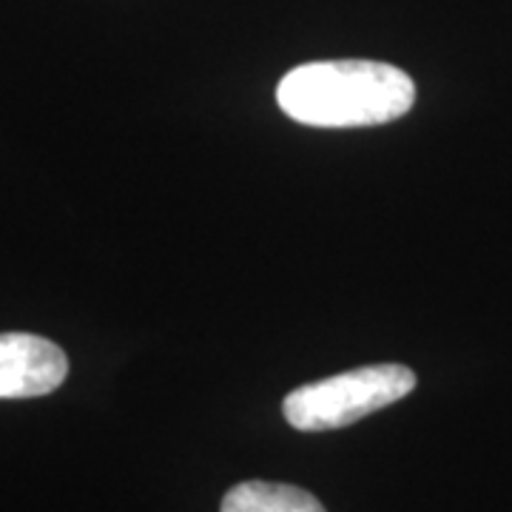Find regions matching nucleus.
<instances>
[{
    "label": "nucleus",
    "instance_id": "f257e3e1",
    "mask_svg": "<svg viewBox=\"0 0 512 512\" xmlns=\"http://www.w3.org/2000/svg\"><path fill=\"white\" fill-rule=\"evenodd\" d=\"M276 100L302 126H384L413 109L416 83L390 63L319 60L285 74Z\"/></svg>",
    "mask_w": 512,
    "mask_h": 512
},
{
    "label": "nucleus",
    "instance_id": "20e7f679",
    "mask_svg": "<svg viewBox=\"0 0 512 512\" xmlns=\"http://www.w3.org/2000/svg\"><path fill=\"white\" fill-rule=\"evenodd\" d=\"M222 512H325L308 490L271 481H242L222 498Z\"/></svg>",
    "mask_w": 512,
    "mask_h": 512
},
{
    "label": "nucleus",
    "instance_id": "f03ea898",
    "mask_svg": "<svg viewBox=\"0 0 512 512\" xmlns=\"http://www.w3.org/2000/svg\"><path fill=\"white\" fill-rule=\"evenodd\" d=\"M416 387V373L404 365H367L330 376L322 382L302 384L282 402L291 427L302 433L339 430L365 419L376 410L402 402Z\"/></svg>",
    "mask_w": 512,
    "mask_h": 512
},
{
    "label": "nucleus",
    "instance_id": "7ed1b4c3",
    "mask_svg": "<svg viewBox=\"0 0 512 512\" xmlns=\"http://www.w3.org/2000/svg\"><path fill=\"white\" fill-rule=\"evenodd\" d=\"M69 376V359L55 342L35 333H0V399L55 393Z\"/></svg>",
    "mask_w": 512,
    "mask_h": 512
}]
</instances>
